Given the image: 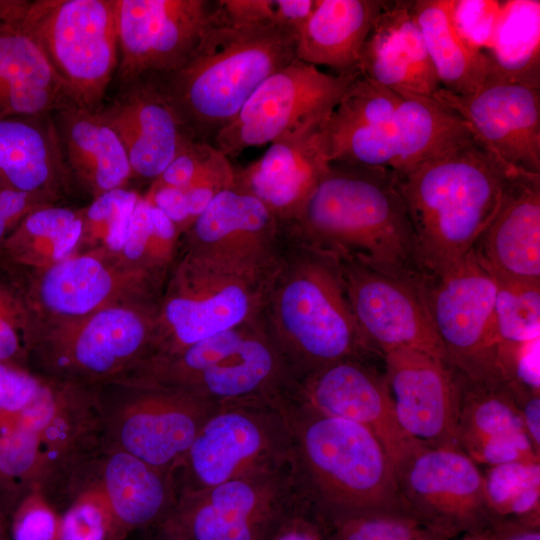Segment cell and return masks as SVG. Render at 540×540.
I'll return each mask as SVG.
<instances>
[{
  "instance_id": "7a4b0ae2",
  "label": "cell",
  "mask_w": 540,
  "mask_h": 540,
  "mask_svg": "<svg viewBox=\"0 0 540 540\" xmlns=\"http://www.w3.org/2000/svg\"><path fill=\"white\" fill-rule=\"evenodd\" d=\"M517 171L473 137L395 173L428 274L446 270L475 247Z\"/></svg>"
},
{
  "instance_id": "60d3db41",
  "label": "cell",
  "mask_w": 540,
  "mask_h": 540,
  "mask_svg": "<svg viewBox=\"0 0 540 540\" xmlns=\"http://www.w3.org/2000/svg\"><path fill=\"white\" fill-rule=\"evenodd\" d=\"M494 280L498 345L540 338V283Z\"/></svg>"
},
{
  "instance_id": "3957f363",
  "label": "cell",
  "mask_w": 540,
  "mask_h": 540,
  "mask_svg": "<svg viewBox=\"0 0 540 540\" xmlns=\"http://www.w3.org/2000/svg\"><path fill=\"white\" fill-rule=\"evenodd\" d=\"M294 59V31L233 24L221 8L182 66L149 79L171 104L188 135L212 144L258 86Z\"/></svg>"
},
{
  "instance_id": "f1b7e54d",
  "label": "cell",
  "mask_w": 540,
  "mask_h": 540,
  "mask_svg": "<svg viewBox=\"0 0 540 540\" xmlns=\"http://www.w3.org/2000/svg\"><path fill=\"white\" fill-rule=\"evenodd\" d=\"M69 176L51 115L0 119V188L58 199Z\"/></svg>"
},
{
  "instance_id": "4dcf8cb0",
  "label": "cell",
  "mask_w": 540,
  "mask_h": 540,
  "mask_svg": "<svg viewBox=\"0 0 540 540\" xmlns=\"http://www.w3.org/2000/svg\"><path fill=\"white\" fill-rule=\"evenodd\" d=\"M55 114L54 121L70 175L93 198L125 188L133 176L128 155L118 135L97 111L72 104Z\"/></svg>"
},
{
  "instance_id": "4fadbf2b",
  "label": "cell",
  "mask_w": 540,
  "mask_h": 540,
  "mask_svg": "<svg viewBox=\"0 0 540 540\" xmlns=\"http://www.w3.org/2000/svg\"><path fill=\"white\" fill-rule=\"evenodd\" d=\"M497 285L474 248L446 270L430 274L421 294L446 361L473 381L500 380L495 325Z\"/></svg>"
},
{
  "instance_id": "bcb514c9",
  "label": "cell",
  "mask_w": 540,
  "mask_h": 540,
  "mask_svg": "<svg viewBox=\"0 0 540 540\" xmlns=\"http://www.w3.org/2000/svg\"><path fill=\"white\" fill-rule=\"evenodd\" d=\"M233 184L234 166L227 156L217 151L203 171L184 190L192 223L216 195Z\"/></svg>"
},
{
  "instance_id": "11a10c76",
  "label": "cell",
  "mask_w": 540,
  "mask_h": 540,
  "mask_svg": "<svg viewBox=\"0 0 540 540\" xmlns=\"http://www.w3.org/2000/svg\"><path fill=\"white\" fill-rule=\"evenodd\" d=\"M496 540H540V525L512 520L492 521Z\"/></svg>"
},
{
  "instance_id": "277c9868",
  "label": "cell",
  "mask_w": 540,
  "mask_h": 540,
  "mask_svg": "<svg viewBox=\"0 0 540 540\" xmlns=\"http://www.w3.org/2000/svg\"><path fill=\"white\" fill-rule=\"evenodd\" d=\"M282 404L292 432L297 480L325 525L406 511L395 467L368 428L320 412L294 395L282 397Z\"/></svg>"
},
{
  "instance_id": "2e32d148",
  "label": "cell",
  "mask_w": 540,
  "mask_h": 540,
  "mask_svg": "<svg viewBox=\"0 0 540 540\" xmlns=\"http://www.w3.org/2000/svg\"><path fill=\"white\" fill-rule=\"evenodd\" d=\"M395 471L405 510L448 537L492 523L483 472L460 448L419 444Z\"/></svg>"
},
{
  "instance_id": "91938a15",
  "label": "cell",
  "mask_w": 540,
  "mask_h": 540,
  "mask_svg": "<svg viewBox=\"0 0 540 540\" xmlns=\"http://www.w3.org/2000/svg\"><path fill=\"white\" fill-rule=\"evenodd\" d=\"M2 262H3V260H2L1 254H0V264H1Z\"/></svg>"
},
{
  "instance_id": "ee69618b",
  "label": "cell",
  "mask_w": 540,
  "mask_h": 540,
  "mask_svg": "<svg viewBox=\"0 0 540 540\" xmlns=\"http://www.w3.org/2000/svg\"><path fill=\"white\" fill-rule=\"evenodd\" d=\"M112 536L108 509L92 490L77 498L59 520L57 540H108Z\"/></svg>"
},
{
  "instance_id": "680465c9",
  "label": "cell",
  "mask_w": 540,
  "mask_h": 540,
  "mask_svg": "<svg viewBox=\"0 0 540 540\" xmlns=\"http://www.w3.org/2000/svg\"><path fill=\"white\" fill-rule=\"evenodd\" d=\"M2 3H3V0H0V10H1V7H2Z\"/></svg>"
},
{
  "instance_id": "f5cc1de1",
  "label": "cell",
  "mask_w": 540,
  "mask_h": 540,
  "mask_svg": "<svg viewBox=\"0 0 540 540\" xmlns=\"http://www.w3.org/2000/svg\"><path fill=\"white\" fill-rule=\"evenodd\" d=\"M26 393L27 379L23 370L0 362V414L17 410Z\"/></svg>"
},
{
  "instance_id": "f35d334b",
  "label": "cell",
  "mask_w": 540,
  "mask_h": 540,
  "mask_svg": "<svg viewBox=\"0 0 540 540\" xmlns=\"http://www.w3.org/2000/svg\"><path fill=\"white\" fill-rule=\"evenodd\" d=\"M37 325L20 277L4 261L0 264V362L26 368Z\"/></svg>"
},
{
  "instance_id": "b9f144b4",
  "label": "cell",
  "mask_w": 540,
  "mask_h": 540,
  "mask_svg": "<svg viewBox=\"0 0 540 540\" xmlns=\"http://www.w3.org/2000/svg\"><path fill=\"white\" fill-rule=\"evenodd\" d=\"M326 528L328 540H426L442 533L406 511L354 516Z\"/></svg>"
},
{
  "instance_id": "ffe728a7",
  "label": "cell",
  "mask_w": 540,
  "mask_h": 540,
  "mask_svg": "<svg viewBox=\"0 0 540 540\" xmlns=\"http://www.w3.org/2000/svg\"><path fill=\"white\" fill-rule=\"evenodd\" d=\"M287 244L282 226L256 197L231 186L181 235L180 251L255 269H273Z\"/></svg>"
},
{
  "instance_id": "d6a6232c",
  "label": "cell",
  "mask_w": 540,
  "mask_h": 540,
  "mask_svg": "<svg viewBox=\"0 0 540 540\" xmlns=\"http://www.w3.org/2000/svg\"><path fill=\"white\" fill-rule=\"evenodd\" d=\"M399 95L394 173H405L474 137L459 116L432 96Z\"/></svg>"
},
{
  "instance_id": "74e56055",
  "label": "cell",
  "mask_w": 540,
  "mask_h": 540,
  "mask_svg": "<svg viewBox=\"0 0 540 540\" xmlns=\"http://www.w3.org/2000/svg\"><path fill=\"white\" fill-rule=\"evenodd\" d=\"M484 491L492 521L540 525V461H515L487 467Z\"/></svg>"
},
{
  "instance_id": "816d5d0a",
  "label": "cell",
  "mask_w": 540,
  "mask_h": 540,
  "mask_svg": "<svg viewBox=\"0 0 540 540\" xmlns=\"http://www.w3.org/2000/svg\"><path fill=\"white\" fill-rule=\"evenodd\" d=\"M270 540H328V534L324 522L307 505L287 519Z\"/></svg>"
},
{
  "instance_id": "6f0895ef",
  "label": "cell",
  "mask_w": 540,
  "mask_h": 540,
  "mask_svg": "<svg viewBox=\"0 0 540 540\" xmlns=\"http://www.w3.org/2000/svg\"><path fill=\"white\" fill-rule=\"evenodd\" d=\"M161 540H169L161 535Z\"/></svg>"
},
{
  "instance_id": "7402d4cb",
  "label": "cell",
  "mask_w": 540,
  "mask_h": 540,
  "mask_svg": "<svg viewBox=\"0 0 540 540\" xmlns=\"http://www.w3.org/2000/svg\"><path fill=\"white\" fill-rule=\"evenodd\" d=\"M294 396L325 414L368 428L395 469L419 444L401 428L384 374L365 359H346L298 382Z\"/></svg>"
},
{
  "instance_id": "f907efd6",
  "label": "cell",
  "mask_w": 540,
  "mask_h": 540,
  "mask_svg": "<svg viewBox=\"0 0 540 540\" xmlns=\"http://www.w3.org/2000/svg\"><path fill=\"white\" fill-rule=\"evenodd\" d=\"M144 196L173 222L181 235L192 224L184 190L150 185Z\"/></svg>"
},
{
  "instance_id": "d6986e66",
  "label": "cell",
  "mask_w": 540,
  "mask_h": 540,
  "mask_svg": "<svg viewBox=\"0 0 540 540\" xmlns=\"http://www.w3.org/2000/svg\"><path fill=\"white\" fill-rule=\"evenodd\" d=\"M432 97L459 116L474 137L510 167L540 173V88L487 78L471 93Z\"/></svg>"
},
{
  "instance_id": "836d02e7",
  "label": "cell",
  "mask_w": 540,
  "mask_h": 540,
  "mask_svg": "<svg viewBox=\"0 0 540 540\" xmlns=\"http://www.w3.org/2000/svg\"><path fill=\"white\" fill-rule=\"evenodd\" d=\"M414 9L441 88L464 95L481 86L489 76L488 60L456 29L452 0H414Z\"/></svg>"
},
{
  "instance_id": "e0dca14e",
  "label": "cell",
  "mask_w": 540,
  "mask_h": 540,
  "mask_svg": "<svg viewBox=\"0 0 540 540\" xmlns=\"http://www.w3.org/2000/svg\"><path fill=\"white\" fill-rule=\"evenodd\" d=\"M220 14L218 0H116L121 86L178 69Z\"/></svg>"
},
{
  "instance_id": "6da1fadb",
  "label": "cell",
  "mask_w": 540,
  "mask_h": 540,
  "mask_svg": "<svg viewBox=\"0 0 540 540\" xmlns=\"http://www.w3.org/2000/svg\"><path fill=\"white\" fill-rule=\"evenodd\" d=\"M287 240L421 285L429 275L393 171L330 163L296 215Z\"/></svg>"
},
{
  "instance_id": "8992f818",
  "label": "cell",
  "mask_w": 540,
  "mask_h": 540,
  "mask_svg": "<svg viewBox=\"0 0 540 540\" xmlns=\"http://www.w3.org/2000/svg\"><path fill=\"white\" fill-rule=\"evenodd\" d=\"M128 378L183 389L215 403L291 395L298 385L262 311L172 357L143 364Z\"/></svg>"
},
{
  "instance_id": "9c48e42d",
  "label": "cell",
  "mask_w": 540,
  "mask_h": 540,
  "mask_svg": "<svg viewBox=\"0 0 540 540\" xmlns=\"http://www.w3.org/2000/svg\"><path fill=\"white\" fill-rule=\"evenodd\" d=\"M157 304L131 301L40 326L29 361L40 374L94 388L122 380L150 355Z\"/></svg>"
},
{
  "instance_id": "83f0119b",
  "label": "cell",
  "mask_w": 540,
  "mask_h": 540,
  "mask_svg": "<svg viewBox=\"0 0 540 540\" xmlns=\"http://www.w3.org/2000/svg\"><path fill=\"white\" fill-rule=\"evenodd\" d=\"M322 124L275 141L259 159L234 167V186L260 200L281 225L296 215L330 164Z\"/></svg>"
},
{
  "instance_id": "52a82bcc",
  "label": "cell",
  "mask_w": 540,
  "mask_h": 540,
  "mask_svg": "<svg viewBox=\"0 0 540 540\" xmlns=\"http://www.w3.org/2000/svg\"><path fill=\"white\" fill-rule=\"evenodd\" d=\"M275 267L242 268L180 251L158 300L152 350L141 365L260 314Z\"/></svg>"
},
{
  "instance_id": "8fae6325",
  "label": "cell",
  "mask_w": 540,
  "mask_h": 540,
  "mask_svg": "<svg viewBox=\"0 0 540 540\" xmlns=\"http://www.w3.org/2000/svg\"><path fill=\"white\" fill-rule=\"evenodd\" d=\"M22 25L72 102L98 111L119 62L116 0L28 1Z\"/></svg>"
},
{
  "instance_id": "603a6c76",
  "label": "cell",
  "mask_w": 540,
  "mask_h": 540,
  "mask_svg": "<svg viewBox=\"0 0 540 540\" xmlns=\"http://www.w3.org/2000/svg\"><path fill=\"white\" fill-rule=\"evenodd\" d=\"M97 113L121 140L132 175L151 182L193 140L149 78L121 86L115 98Z\"/></svg>"
},
{
  "instance_id": "9a60e30c",
  "label": "cell",
  "mask_w": 540,
  "mask_h": 540,
  "mask_svg": "<svg viewBox=\"0 0 540 540\" xmlns=\"http://www.w3.org/2000/svg\"><path fill=\"white\" fill-rule=\"evenodd\" d=\"M20 269V268H18ZM22 282L37 329L137 300H159L162 289L103 247L75 252L53 265L24 269Z\"/></svg>"
},
{
  "instance_id": "ba28073f",
  "label": "cell",
  "mask_w": 540,
  "mask_h": 540,
  "mask_svg": "<svg viewBox=\"0 0 540 540\" xmlns=\"http://www.w3.org/2000/svg\"><path fill=\"white\" fill-rule=\"evenodd\" d=\"M282 397L218 403L171 473L177 497L292 467L293 439Z\"/></svg>"
},
{
  "instance_id": "7bdbcfd3",
  "label": "cell",
  "mask_w": 540,
  "mask_h": 540,
  "mask_svg": "<svg viewBox=\"0 0 540 540\" xmlns=\"http://www.w3.org/2000/svg\"><path fill=\"white\" fill-rule=\"evenodd\" d=\"M219 4L233 24L279 26L297 34L315 0H219Z\"/></svg>"
},
{
  "instance_id": "ac0fdd59",
  "label": "cell",
  "mask_w": 540,
  "mask_h": 540,
  "mask_svg": "<svg viewBox=\"0 0 540 540\" xmlns=\"http://www.w3.org/2000/svg\"><path fill=\"white\" fill-rule=\"evenodd\" d=\"M348 300L372 354L418 350L446 361L421 285L359 263L338 260Z\"/></svg>"
},
{
  "instance_id": "681fc988",
  "label": "cell",
  "mask_w": 540,
  "mask_h": 540,
  "mask_svg": "<svg viewBox=\"0 0 540 540\" xmlns=\"http://www.w3.org/2000/svg\"><path fill=\"white\" fill-rule=\"evenodd\" d=\"M57 198L45 193H28L0 188V254L7 236L32 211L54 204Z\"/></svg>"
},
{
  "instance_id": "8d00e7d4",
  "label": "cell",
  "mask_w": 540,
  "mask_h": 540,
  "mask_svg": "<svg viewBox=\"0 0 540 540\" xmlns=\"http://www.w3.org/2000/svg\"><path fill=\"white\" fill-rule=\"evenodd\" d=\"M181 233L168 217L141 195L118 254L130 269L151 279L163 291L180 252Z\"/></svg>"
},
{
  "instance_id": "4316f807",
  "label": "cell",
  "mask_w": 540,
  "mask_h": 540,
  "mask_svg": "<svg viewBox=\"0 0 540 540\" xmlns=\"http://www.w3.org/2000/svg\"><path fill=\"white\" fill-rule=\"evenodd\" d=\"M474 250L494 279L540 283V173H515Z\"/></svg>"
},
{
  "instance_id": "7dc6e473",
  "label": "cell",
  "mask_w": 540,
  "mask_h": 540,
  "mask_svg": "<svg viewBox=\"0 0 540 540\" xmlns=\"http://www.w3.org/2000/svg\"><path fill=\"white\" fill-rule=\"evenodd\" d=\"M59 520L43 496L35 491L14 514L12 540H57Z\"/></svg>"
},
{
  "instance_id": "ab89813d",
  "label": "cell",
  "mask_w": 540,
  "mask_h": 540,
  "mask_svg": "<svg viewBox=\"0 0 540 540\" xmlns=\"http://www.w3.org/2000/svg\"><path fill=\"white\" fill-rule=\"evenodd\" d=\"M140 196L125 187L93 198L87 207L81 209L83 232L76 252L103 247L118 254Z\"/></svg>"
},
{
  "instance_id": "484cf974",
  "label": "cell",
  "mask_w": 540,
  "mask_h": 540,
  "mask_svg": "<svg viewBox=\"0 0 540 540\" xmlns=\"http://www.w3.org/2000/svg\"><path fill=\"white\" fill-rule=\"evenodd\" d=\"M358 71L398 94L432 96L441 89L414 0H387L364 43Z\"/></svg>"
},
{
  "instance_id": "44dd1931",
  "label": "cell",
  "mask_w": 540,
  "mask_h": 540,
  "mask_svg": "<svg viewBox=\"0 0 540 540\" xmlns=\"http://www.w3.org/2000/svg\"><path fill=\"white\" fill-rule=\"evenodd\" d=\"M382 358L402 430L423 445L458 447L460 386L454 369L413 349L393 350Z\"/></svg>"
},
{
  "instance_id": "f6af8a7d",
  "label": "cell",
  "mask_w": 540,
  "mask_h": 540,
  "mask_svg": "<svg viewBox=\"0 0 540 540\" xmlns=\"http://www.w3.org/2000/svg\"><path fill=\"white\" fill-rule=\"evenodd\" d=\"M504 1L452 0V18L463 39L484 55L491 46Z\"/></svg>"
},
{
  "instance_id": "5b68a950",
  "label": "cell",
  "mask_w": 540,
  "mask_h": 540,
  "mask_svg": "<svg viewBox=\"0 0 540 540\" xmlns=\"http://www.w3.org/2000/svg\"><path fill=\"white\" fill-rule=\"evenodd\" d=\"M262 315L299 382L346 359L372 355L353 315L338 259L287 240Z\"/></svg>"
},
{
  "instance_id": "d4e9b609",
  "label": "cell",
  "mask_w": 540,
  "mask_h": 540,
  "mask_svg": "<svg viewBox=\"0 0 540 540\" xmlns=\"http://www.w3.org/2000/svg\"><path fill=\"white\" fill-rule=\"evenodd\" d=\"M458 377V447L478 466L540 461L508 385L500 380Z\"/></svg>"
},
{
  "instance_id": "db71d44e",
  "label": "cell",
  "mask_w": 540,
  "mask_h": 540,
  "mask_svg": "<svg viewBox=\"0 0 540 540\" xmlns=\"http://www.w3.org/2000/svg\"><path fill=\"white\" fill-rule=\"evenodd\" d=\"M520 409V414L528 438L540 455V393H522L513 395Z\"/></svg>"
},
{
  "instance_id": "e575fe53",
  "label": "cell",
  "mask_w": 540,
  "mask_h": 540,
  "mask_svg": "<svg viewBox=\"0 0 540 540\" xmlns=\"http://www.w3.org/2000/svg\"><path fill=\"white\" fill-rule=\"evenodd\" d=\"M82 232L81 209L54 204L40 207L7 236L1 246V257L16 268H44L74 254Z\"/></svg>"
},
{
  "instance_id": "7c38bea8",
  "label": "cell",
  "mask_w": 540,
  "mask_h": 540,
  "mask_svg": "<svg viewBox=\"0 0 540 540\" xmlns=\"http://www.w3.org/2000/svg\"><path fill=\"white\" fill-rule=\"evenodd\" d=\"M307 505L293 465L179 495L160 520V535L169 540H270Z\"/></svg>"
},
{
  "instance_id": "c3c4849f",
  "label": "cell",
  "mask_w": 540,
  "mask_h": 540,
  "mask_svg": "<svg viewBox=\"0 0 540 540\" xmlns=\"http://www.w3.org/2000/svg\"><path fill=\"white\" fill-rule=\"evenodd\" d=\"M217 151L212 144L192 140L150 185L185 190L203 171Z\"/></svg>"
},
{
  "instance_id": "cb8c5ba5",
  "label": "cell",
  "mask_w": 540,
  "mask_h": 540,
  "mask_svg": "<svg viewBox=\"0 0 540 540\" xmlns=\"http://www.w3.org/2000/svg\"><path fill=\"white\" fill-rule=\"evenodd\" d=\"M27 3L4 0L0 10V119L52 115L74 104L22 25Z\"/></svg>"
},
{
  "instance_id": "9f6ffc18",
  "label": "cell",
  "mask_w": 540,
  "mask_h": 540,
  "mask_svg": "<svg viewBox=\"0 0 540 540\" xmlns=\"http://www.w3.org/2000/svg\"><path fill=\"white\" fill-rule=\"evenodd\" d=\"M449 540H496L492 523L486 527L463 532Z\"/></svg>"
},
{
  "instance_id": "5bb4252c",
  "label": "cell",
  "mask_w": 540,
  "mask_h": 540,
  "mask_svg": "<svg viewBox=\"0 0 540 540\" xmlns=\"http://www.w3.org/2000/svg\"><path fill=\"white\" fill-rule=\"evenodd\" d=\"M359 74H327L296 58L258 86L212 145L230 158L316 128Z\"/></svg>"
},
{
  "instance_id": "1f68e13d",
  "label": "cell",
  "mask_w": 540,
  "mask_h": 540,
  "mask_svg": "<svg viewBox=\"0 0 540 540\" xmlns=\"http://www.w3.org/2000/svg\"><path fill=\"white\" fill-rule=\"evenodd\" d=\"M387 0H315L296 34V58L331 67L336 74L358 71L367 36Z\"/></svg>"
},
{
  "instance_id": "d590c367",
  "label": "cell",
  "mask_w": 540,
  "mask_h": 540,
  "mask_svg": "<svg viewBox=\"0 0 540 540\" xmlns=\"http://www.w3.org/2000/svg\"><path fill=\"white\" fill-rule=\"evenodd\" d=\"M485 56L488 78L540 88V1H504Z\"/></svg>"
},
{
  "instance_id": "30bf717a",
  "label": "cell",
  "mask_w": 540,
  "mask_h": 540,
  "mask_svg": "<svg viewBox=\"0 0 540 540\" xmlns=\"http://www.w3.org/2000/svg\"><path fill=\"white\" fill-rule=\"evenodd\" d=\"M100 439L172 473L218 403L183 389L126 378L95 387Z\"/></svg>"
},
{
  "instance_id": "f546056e",
  "label": "cell",
  "mask_w": 540,
  "mask_h": 540,
  "mask_svg": "<svg viewBox=\"0 0 540 540\" xmlns=\"http://www.w3.org/2000/svg\"><path fill=\"white\" fill-rule=\"evenodd\" d=\"M98 482L92 488L119 529L144 527L161 520L177 500L171 473L120 449L104 447Z\"/></svg>"
}]
</instances>
